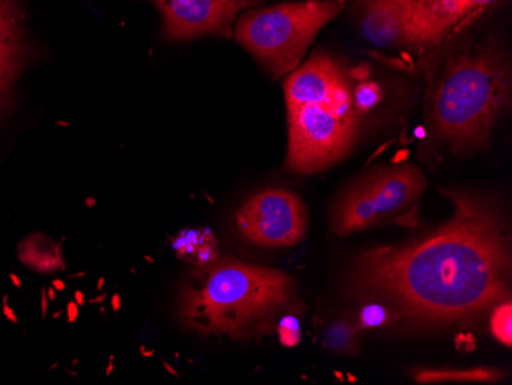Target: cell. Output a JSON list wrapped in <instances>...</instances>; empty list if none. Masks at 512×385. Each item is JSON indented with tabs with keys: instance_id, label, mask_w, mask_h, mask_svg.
I'll return each instance as SVG.
<instances>
[{
	"instance_id": "6",
	"label": "cell",
	"mask_w": 512,
	"mask_h": 385,
	"mask_svg": "<svg viewBox=\"0 0 512 385\" xmlns=\"http://www.w3.org/2000/svg\"><path fill=\"white\" fill-rule=\"evenodd\" d=\"M427 180L417 166L379 168L345 189L333 209L332 231L350 235L375 226L421 197Z\"/></svg>"
},
{
	"instance_id": "15",
	"label": "cell",
	"mask_w": 512,
	"mask_h": 385,
	"mask_svg": "<svg viewBox=\"0 0 512 385\" xmlns=\"http://www.w3.org/2000/svg\"><path fill=\"white\" fill-rule=\"evenodd\" d=\"M325 346L341 355H355L359 346V329L347 320L336 321L325 330Z\"/></svg>"
},
{
	"instance_id": "20",
	"label": "cell",
	"mask_w": 512,
	"mask_h": 385,
	"mask_svg": "<svg viewBox=\"0 0 512 385\" xmlns=\"http://www.w3.org/2000/svg\"><path fill=\"white\" fill-rule=\"evenodd\" d=\"M278 336L281 344L286 347H295L301 339V330H299L298 318L296 316H284L278 324Z\"/></svg>"
},
{
	"instance_id": "19",
	"label": "cell",
	"mask_w": 512,
	"mask_h": 385,
	"mask_svg": "<svg viewBox=\"0 0 512 385\" xmlns=\"http://www.w3.org/2000/svg\"><path fill=\"white\" fill-rule=\"evenodd\" d=\"M381 88L378 83L362 82L353 86V100H355L356 111L359 116L370 111L373 106L378 105L381 100Z\"/></svg>"
},
{
	"instance_id": "2",
	"label": "cell",
	"mask_w": 512,
	"mask_h": 385,
	"mask_svg": "<svg viewBox=\"0 0 512 385\" xmlns=\"http://www.w3.org/2000/svg\"><path fill=\"white\" fill-rule=\"evenodd\" d=\"M293 278L278 269L235 260L198 267L184 280L178 316L204 336L249 339L267 335L292 300Z\"/></svg>"
},
{
	"instance_id": "5",
	"label": "cell",
	"mask_w": 512,
	"mask_h": 385,
	"mask_svg": "<svg viewBox=\"0 0 512 385\" xmlns=\"http://www.w3.org/2000/svg\"><path fill=\"white\" fill-rule=\"evenodd\" d=\"M345 0H302L249 11L234 37L273 77L289 76L319 31L344 11Z\"/></svg>"
},
{
	"instance_id": "4",
	"label": "cell",
	"mask_w": 512,
	"mask_h": 385,
	"mask_svg": "<svg viewBox=\"0 0 512 385\" xmlns=\"http://www.w3.org/2000/svg\"><path fill=\"white\" fill-rule=\"evenodd\" d=\"M509 96V63L497 45L479 43L450 54L431 99L437 139L463 154L488 148Z\"/></svg>"
},
{
	"instance_id": "11",
	"label": "cell",
	"mask_w": 512,
	"mask_h": 385,
	"mask_svg": "<svg viewBox=\"0 0 512 385\" xmlns=\"http://www.w3.org/2000/svg\"><path fill=\"white\" fill-rule=\"evenodd\" d=\"M174 249L183 261L197 264L198 267L209 266L217 261L218 246L211 232H181L174 240Z\"/></svg>"
},
{
	"instance_id": "3",
	"label": "cell",
	"mask_w": 512,
	"mask_h": 385,
	"mask_svg": "<svg viewBox=\"0 0 512 385\" xmlns=\"http://www.w3.org/2000/svg\"><path fill=\"white\" fill-rule=\"evenodd\" d=\"M289 151L287 166L318 174L348 154L358 139L359 116L350 77L338 60L315 53L284 82Z\"/></svg>"
},
{
	"instance_id": "21",
	"label": "cell",
	"mask_w": 512,
	"mask_h": 385,
	"mask_svg": "<svg viewBox=\"0 0 512 385\" xmlns=\"http://www.w3.org/2000/svg\"><path fill=\"white\" fill-rule=\"evenodd\" d=\"M69 323H74L79 316V306L76 303H71L68 306Z\"/></svg>"
},
{
	"instance_id": "17",
	"label": "cell",
	"mask_w": 512,
	"mask_h": 385,
	"mask_svg": "<svg viewBox=\"0 0 512 385\" xmlns=\"http://www.w3.org/2000/svg\"><path fill=\"white\" fill-rule=\"evenodd\" d=\"M512 309L511 300L500 301L490 310V329L494 338L503 346L511 347L512 344Z\"/></svg>"
},
{
	"instance_id": "24",
	"label": "cell",
	"mask_w": 512,
	"mask_h": 385,
	"mask_svg": "<svg viewBox=\"0 0 512 385\" xmlns=\"http://www.w3.org/2000/svg\"><path fill=\"white\" fill-rule=\"evenodd\" d=\"M54 284H56V287L59 290L65 289V283H63V281H56V283H54Z\"/></svg>"
},
{
	"instance_id": "25",
	"label": "cell",
	"mask_w": 512,
	"mask_h": 385,
	"mask_svg": "<svg viewBox=\"0 0 512 385\" xmlns=\"http://www.w3.org/2000/svg\"><path fill=\"white\" fill-rule=\"evenodd\" d=\"M103 283H105V280L102 278V280L99 281V284H97V289L102 290Z\"/></svg>"
},
{
	"instance_id": "16",
	"label": "cell",
	"mask_w": 512,
	"mask_h": 385,
	"mask_svg": "<svg viewBox=\"0 0 512 385\" xmlns=\"http://www.w3.org/2000/svg\"><path fill=\"white\" fill-rule=\"evenodd\" d=\"M23 42L19 0H0V45Z\"/></svg>"
},
{
	"instance_id": "9",
	"label": "cell",
	"mask_w": 512,
	"mask_h": 385,
	"mask_svg": "<svg viewBox=\"0 0 512 385\" xmlns=\"http://www.w3.org/2000/svg\"><path fill=\"white\" fill-rule=\"evenodd\" d=\"M401 14L405 45L424 51L444 42L470 14L496 0H388Z\"/></svg>"
},
{
	"instance_id": "14",
	"label": "cell",
	"mask_w": 512,
	"mask_h": 385,
	"mask_svg": "<svg viewBox=\"0 0 512 385\" xmlns=\"http://www.w3.org/2000/svg\"><path fill=\"white\" fill-rule=\"evenodd\" d=\"M42 240L43 237H33L23 243L22 249H20V258L23 263H27L34 269L42 270L43 274H48V272L51 274L54 270L63 269L65 264L60 255V247H53L51 251L43 254Z\"/></svg>"
},
{
	"instance_id": "1",
	"label": "cell",
	"mask_w": 512,
	"mask_h": 385,
	"mask_svg": "<svg viewBox=\"0 0 512 385\" xmlns=\"http://www.w3.org/2000/svg\"><path fill=\"white\" fill-rule=\"evenodd\" d=\"M453 215L434 231L358 255L348 286L388 307L411 330L467 326L508 300L511 241L503 212L490 198L440 189Z\"/></svg>"
},
{
	"instance_id": "26",
	"label": "cell",
	"mask_w": 512,
	"mask_h": 385,
	"mask_svg": "<svg viewBox=\"0 0 512 385\" xmlns=\"http://www.w3.org/2000/svg\"><path fill=\"white\" fill-rule=\"evenodd\" d=\"M50 298H51V300H54V290L53 289L50 290Z\"/></svg>"
},
{
	"instance_id": "12",
	"label": "cell",
	"mask_w": 512,
	"mask_h": 385,
	"mask_svg": "<svg viewBox=\"0 0 512 385\" xmlns=\"http://www.w3.org/2000/svg\"><path fill=\"white\" fill-rule=\"evenodd\" d=\"M503 373L494 369H468V370H436L424 369L414 373V381L419 384H442V382H499Z\"/></svg>"
},
{
	"instance_id": "22",
	"label": "cell",
	"mask_w": 512,
	"mask_h": 385,
	"mask_svg": "<svg viewBox=\"0 0 512 385\" xmlns=\"http://www.w3.org/2000/svg\"><path fill=\"white\" fill-rule=\"evenodd\" d=\"M112 306H114V310L120 309V297L119 295H115V297H112Z\"/></svg>"
},
{
	"instance_id": "18",
	"label": "cell",
	"mask_w": 512,
	"mask_h": 385,
	"mask_svg": "<svg viewBox=\"0 0 512 385\" xmlns=\"http://www.w3.org/2000/svg\"><path fill=\"white\" fill-rule=\"evenodd\" d=\"M398 324L396 316L388 307L379 303H368L362 307L359 315V326L364 329H378V327L394 326Z\"/></svg>"
},
{
	"instance_id": "7",
	"label": "cell",
	"mask_w": 512,
	"mask_h": 385,
	"mask_svg": "<svg viewBox=\"0 0 512 385\" xmlns=\"http://www.w3.org/2000/svg\"><path fill=\"white\" fill-rule=\"evenodd\" d=\"M235 221L240 234L250 243L264 247H290L306 237L309 212L295 192L264 189L244 201Z\"/></svg>"
},
{
	"instance_id": "8",
	"label": "cell",
	"mask_w": 512,
	"mask_h": 385,
	"mask_svg": "<svg viewBox=\"0 0 512 385\" xmlns=\"http://www.w3.org/2000/svg\"><path fill=\"white\" fill-rule=\"evenodd\" d=\"M163 22V37L172 42L217 34L232 36L235 16L260 0H151Z\"/></svg>"
},
{
	"instance_id": "23",
	"label": "cell",
	"mask_w": 512,
	"mask_h": 385,
	"mask_svg": "<svg viewBox=\"0 0 512 385\" xmlns=\"http://www.w3.org/2000/svg\"><path fill=\"white\" fill-rule=\"evenodd\" d=\"M76 301L79 306H83L85 304V300H83V293L82 292H76Z\"/></svg>"
},
{
	"instance_id": "10",
	"label": "cell",
	"mask_w": 512,
	"mask_h": 385,
	"mask_svg": "<svg viewBox=\"0 0 512 385\" xmlns=\"http://www.w3.org/2000/svg\"><path fill=\"white\" fill-rule=\"evenodd\" d=\"M358 19L365 39L376 47L405 45L401 14L388 0H358Z\"/></svg>"
},
{
	"instance_id": "13",
	"label": "cell",
	"mask_w": 512,
	"mask_h": 385,
	"mask_svg": "<svg viewBox=\"0 0 512 385\" xmlns=\"http://www.w3.org/2000/svg\"><path fill=\"white\" fill-rule=\"evenodd\" d=\"M23 57H25L23 42L0 45V114L4 111L11 85L19 73Z\"/></svg>"
}]
</instances>
